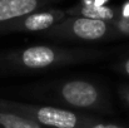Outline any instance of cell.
Segmentation results:
<instances>
[{"mask_svg": "<svg viewBox=\"0 0 129 128\" xmlns=\"http://www.w3.org/2000/svg\"><path fill=\"white\" fill-rule=\"evenodd\" d=\"M107 55L95 48H73L58 45H31L9 52L3 57V63L20 70H45L65 65L94 62Z\"/></svg>", "mask_w": 129, "mask_h": 128, "instance_id": "6da1fadb", "label": "cell"}, {"mask_svg": "<svg viewBox=\"0 0 129 128\" xmlns=\"http://www.w3.org/2000/svg\"><path fill=\"white\" fill-rule=\"evenodd\" d=\"M0 111L16 113L30 118L45 128H86L93 118L67 108L35 106L0 98Z\"/></svg>", "mask_w": 129, "mask_h": 128, "instance_id": "7a4b0ae2", "label": "cell"}, {"mask_svg": "<svg viewBox=\"0 0 129 128\" xmlns=\"http://www.w3.org/2000/svg\"><path fill=\"white\" fill-rule=\"evenodd\" d=\"M40 35L46 39L63 42L91 43L118 39L112 23L83 16H67L60 23L42 32Z\"/></svg>", "mask_w": 129, "mask_h": 128, "instance_id": "3957f363", "label": "cell"}, {"mask_svg": "<svg viewBox=\"0 0 129 128\" xmlns=\"http://www.w3.org/2000/svg\"><path fill=\"white\" fill-rule=\"evenodd\" d=\"M56 95L59 100L77 109L103 111L108 107L104 92L96 84L83 79H72L59 84Z\"/></svg>", "mask_w": 129, "mask_h": 128, "instance_id": "277c9868", "label": "cell"}, {"mask_svg": "<svg viewBox=\"0 0 129 128\" xmlns=\"http://www.w3.org/2000/svg\"><path fill=\"white\" fill-rule=\"evenodd\" d=\"M63 9H44L0 24V37L14 33H42L67 18Z\"/></svg>", "mask_w": 129, "mask_h": 128, "instance_id": "5b68a950", "label": "cell"}, {"mask_svg": "<svg viewBox=\"0 0 129 128\" xmlns=\"http://www.w3.org/2000/svg\"><path fill=\"white\" fill-rule=\"evenodd\" d=\"M64 0H0V24L39 11L50 9L53 4Z\"/></svg>", "mask_w": 129, "mask_h": 128, "instance_id": "8992f818", "label": "cell"}, {"mask_svg": "<svg viewBox=\"0 0 129 128\" xmlns=\"http://www.w3.org/2000/svg\"><path fill=\"white\" fill-rule=\"evenodd\" d=\"M68 16H83L88 19H95V20H103L108 23H113L118 18H120V11L112 6H98V5H89L78 3L77 5L69 8L65 10Z\"/></svg>", "mask_w": 129, "mask_h": 128, "instance_id": "52a82bcc", "label": "cell"}, {"mask_svg": "<svg viewBox=\"0 0 129 128\" xmlns=\"http://www.w3.org/2000/svg\"><path fill=\"white\" fill-rule=\"evenodd\" d=\"M0 128H45L28 117L0 111Z\"/></svg>", "mask_w": 129, "mask_h": 128, "instance_id": "ba28073f", "label": "cell"}, {"mask_svg": "<svg viewBox=\"0 0 129 128\" xmlns=\"http://www.w3.org/2000/svg\"><path fill=\"white\" fill-rule=\"evenodd\" d=\"M117 38L129 37V18H118L113 23Z\"/></svg>", "mask_w": 129, "mask_h": 128, "instance_id": "9c48e42d", "label": "cell"}, {"mask_svg": "<svg viewBox=\"0 0 129 128\" xmlns=\"http://www.w3.org/2000/svg\"><path fill=\"white\" fill-rule=\"evenodd\" d=\"M86 128H125V127L119 126V124H115V123H103V122H96V121L93 119Z\"/></svg>", "mask_w": 129, "mask_h": 128, "instance_id": "30bf717a", "label": "cell"}, {"mask_svg": "<svg viewBox=\"0 0 129 128\" xmlns=\"http://www.w3.org/2000/svg\"><path fill=\"white\" fill-rule=\"evenodd\" d=\"M117 68H118V70H119L120 73H123V74H125L127 77H129V57L124 58L123 60H120Z\"/></svg>", "mask_w": 129, "mask_h": 128, "instance_id": "8fae6325", "label": "cell"}, {"mask_svg": "<svg viewBox=\"0 0 129 128\" xmlns=\"http://www.w3.org/2000/svg\"><path fill=\"white\" fill-rule=\"evenodd\" d=\"M119 94H120L122 99L124 100V103L129 107V85L122 87V88L119 89Z\"/></svg>", "mask_w": 129, "mask_h": 128, "instance_id": "7c38bea8", "label": "cell"}, {"mask_svg": "<svg viewBox=\"0 0 129 128\" xmlns=\"http://www.w3.org/2000/svg\"><path fill=\"white\" fill-rule=\"evenodd\" d=\"M108 0H80L82 4H89V5H98V6H103L105 5Z\"/></svg>", "mask_w": 129, "mask_h": 128, "instance_id": "4fadbf2b", "label": "cell"}]
</instances>
